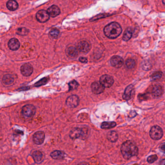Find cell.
Here are the masks:
<instances>
[{
  "label": "cell",
  "mask_w": 165,
  "mask_h": 165,
  "mask_svg": "<svg viewBox=\"0 0 165 165\" xmlns=\"http://www.w3.org/2000/svg\"><path fill=\"white\" fill-rule=\"evenodd\" d=\"M121 153L125 159H129L133 156L138 155V148L135 143L127 141L123 143L121 148Z\"/></svg>",
  "instance_id": "obj_1"
},
{
  "label": "cell",
  "mask_w": 165,
  "mask_h": 165,
  "mask_svg": "<svg viewBox=\"0 0 165 165\" xmlns=\"http://www.w3.org/2000/svg\"><path fill=\"white\" fill-rule=\"evenodd\" d=\"M122 29L118 23L113 22L108 24L104 29L105 35L110 39H115L121 34Z\"/></svg>",
  "instance_id": "obj_2"
},
{
  "label": "cell",
  "mask_w": 165,
  "mask_h": 165,
  "mask_svg": "<svg viewBox=\"0 0 165 165\" xmlns=\"http://www.w3.org/2000/svg\"><path fill=\"white\" fill-rule=\"evenodd\" d=\"M35 107L31 104L24 106L21 110V114L25 118H30L35 115Z\"/></svg>",
  "instance_id": "obj_3"
},
{
  "label": "cell",
  "mask_w": 165,
  "mask_h": 165,
  "mask_svg": "<svg viewBox=\"0 0 165 165\" xmlns=\"http://www.w3.org/2000/svg\"><path fill=\"white\" fill-rule=\"evenodd\" d=\"M163 135V131L162 128L158 126L152 127L150 131L151 138L154 140H159L162 138Z\"/></svg>",
  "instance_id": "obj_4"
},
{
  "label": "cell",
  "mask_w": 165,
  "mask_h": 165,
  "mask_svg": "<svg viewBox=\"0 0 165 165\" xmlns=\"http://www.w3.org/2000/svg\"><path fill=\"white\" fill-rule=\"evenodd\" d=\"M100 83L105 88H110L113 84L114 80L112 76L108 75H104L101 77Z\"/></svg>",
  "instance_id": "obj_5"
},
{
  "label": "cell",
  "mask_w": 165,
  "mask_h": 165,
  "mask_svg": "<svg viewBox=\"0 0 165 165\" xmlns=\"http://www.w3.org/2000/svg\"><path fill=\"white\" fill-rule=\"evenodd\" d=\"M50 16L48 12L44 10H39L36 14V19L41 23L47 22L49 20Z\"/></svg>",
  "instance_id": "obj_6"
},
{
  "label": "cell",
  "mask_w": 165,
  "mask_h": 165,
  "mask_svg": "<svg viewBox=\"0 0 165 165\" xmlns=\"http://www.w3.org/2000/svg\"><path fill=\"white\" fill-rule=\"evenodd\" d=\"M80 99L76 95H72L68 97L66 100V104L69 108H75L78 105Z\"/></svg>",
  "instance_id": "obj_7"
},
{
  "label": "cell",
  "mask_w": 165,
  "mask_h": 165,
  "mask_svg": "<svg viewBox=\"0 0 165 165\" xmlns=\"http://www.w3.org/2000/svg\"><path fill=\"white\" fill-rule=\"evenodd\" d=\"M45 133L42 131H38L33 136V141L35 144L41 145L45 140Z\"/></svg>",
  "instance_id": "obj_8"
},
{
  "label": "cell",
  "mask_w": 165,
  "mask_h": 165,
  "mask_svg": "<svg viewBox=\"0 0 165 165\" xmlns=\"http://www.w3.org/2000/svg\"><path fill=\"white\" fill-rule=\"evenodd\" d=\"M85 134V132L81 128H75L70 131L69 136L72 139H77Z\"/></svg>",
  "instance_id": "obj_9"
},
{
  "label": "cell",
  "mask_w": 165,
  "mask_h": 165,
  "mask_svg": "<svg viewBox=\"0 0 165 165\" xmlns=\"http://www.w3.org/2000/svg\"><path fill=\"white\" fill-rule=\"evenodd\" d=\"M110 63L113 67L116 68H119L123 65V60L122 57L118 56H114L111 58Z\"/></svg>",
  "instance_id": "obj_10"
},
{
  "label": "cell",
  "mask_w": 165,
  "mask_h": 165,
  "mask_svg": "<svg viewBox=\"0 0 165 165\" xmlns=\"http://www.w3.org/2000/svg\"><path fill=\"white\" fill-rule=\"evenodd\" d=\"M20 71L22 75L24 76H30L33 72V68L29 63H25L21 66Z\"/></svg>",
  "instance_id": "obj_11"
},
{
  "label": "cell",
  "mask_w": 165,
  "mask_h": 165,
  "mask_svg": "<svg viewBox=\"0 0 165 165\" xmlns=\"http://www.w3.org/2000/svg\"><path fill=\"white\" fill-rule=\"evenodd\" d=\"M105 87L98 82H94L91 86V89L93 93L100 94L103 92Z\"/></svg>",
  "instance_id": "obj_12"
},
{
  "label": "cell",
  "mask_w": 165,
  "mask_h": 165,
  "mask_svg": "<svg viewBox=\"0 0 165 165\" xmlns=\"http://www.w3.org/2000/svg\"><path fill=\"white\" fill-rule=\"evenodd\" d=\"M134 87L133 85L128 86L125 89V92L123 95V99L126 100H130L134 94Z\"/></svg>",
  "instance_id": "obj_13"
},
{
  "label": "cell",
  "mask_w": 165,
  "mask_h": 165,
  "mask_svg": "<svg viewBox=\"0 0 165 165\" xmlns=\"http://www.w3.org/2000/svg\"><path fill=\"white\" fill-rule=\"evenodd\" d=\"M77 49L80 52L86 53L90 50L91 45L87 41H82L78 43Z\"/></svg>",
  "instance_id": "obj_14"
},
{
  "label": "cell",
  "mask_w": 165,
  "mask_h": 165,
  "mask_svg": "<svg viewBox=\"0 0 165 165\" xmlns=\"http://www.w3.org/2000/svg\"><path fill=\"white\" fill-rule=\"evenodd\" d=\"M47 12L50 15V16L52 18H55L56 16H58L60 15L61 11L59 8L55 5H53L48 8L47 10Z\"/></svg>",
  "instance_id": "obj_15"
},
{
  "label": "cell",
  "mask_w": 165,
  "mask_h": 165,
  "mask_svg": "<svg viewBox=\"0 0 165 165\" xmlns=\"http://www.w3.org/2000/svg\"><path fill=\"white\" fill-rule=\"evenodd\" d=\"M163 88L160 85H155L152 89V95L155 97H160L163 94Z\"/></svg>",
  "instance_id": "obj_16"
},
{
  "label": "cell",
  "mask_w": 165,
  "mask_h": 165,
  "mask_svg": "<svg viewBox=\"0 0 165 165\" xmlns=\"http://www.w3.org/2000/svg\"><path fill=\"white\" fill-rule=\"evenodd\" d=\"M8 45L11 50L13 51L17 50L20 48V42L16 38H12L9 40Z\"/></svg>",
  "instance_id": "obj_17"
},
{
  "label": "cell",
  "mask_w": 165,
  "mask_h": 165,
  "mask_svg": "<svg viewBox=\"0 0 165 165\" xmlns=\"http://www.w3.org/2000/svg\"><path fill=\"white\" fill-rule=\"evenodd\" d=\"M33 160L36 163H41L43 160V155L40 151H35L32 153Z\"/></svg>",
  "instance_id": "obj_18"
},
{
  "label": "cell",
  "mask_w": 165,
  "mask_h": 165,
  "mask_svg": "<svg viewBox=\"0 0 165 165\" xmlns=\"http://www.w3.org/2000/svg\"><path fill=\"white\" fill-rule=\"evenodd\" d=\"M66 53L68 57L71 58H74L77 57L78 55V49L73 46H70L66 49Z\"/></svg>",
  "instance_id": "obj_19"
},
{
  "label": "cell",
  "mask_w": 165,
  "mask_h": 165,
  "mask_svg": "<svg viewBox=\"0 0 165 165\" xmlns=\"http://www.w3.org/2000/svg\"><path fill=\"white\" fill-rule=\"evenodd\" d=\"M6 7L9 10H16L18 8V3L15 0H9L6 3Z\"/></svg>",
  "instance_id": "obj_20"
},
{
  "label": "cell",
  "mask_w": 165,
  "mask_h": 165,
  "mask_svg": "<svg viewBox=\"0 0 165 165\" xmlns=\"http://www.w3.org/2000/svg\"><path fill=\"white\" fill-rule=\"evenodd\" d=\"M14 79L13 76L10 75H4L2 79V82L5 86H9L12 85Z\"/></svg>",
  "instance_id": "obj_21"
},
{
  "label": "cell",
  "mask_w": 165,
  "mask_h": 165,
  "mask_svg": "<svg viewBox=\"0 0 165 165\" xmlns=\"http://www.w3.org/2000/svg\"><path fill=\"white\" fill-rule=\"evenodd\" d=\"M50 156L53 159L56 160H59L63 158L65 155L63 152L61 151L56 150L50 153Z\"/></svg>",
  "instance_id": "obj_22"
},
{
  "label": "cell",
  "mask_w": 165,
  "mask_h": 165,
  "mask_svg": "<svg viewBox=\"0 0 165 165\" xmlns=\"http://www.w3.org/2000/svg\"><path fill=\"white\" fill-rule=\"evenodd\" d=\"M107 138L112 143H115L118 139V135L116 131H111L108 134Z\"/></svg>",
  "instance_id": "obj_23"
},
{
  "label": "cell",
  "mask_w": 165,
  "mask_h": 165,
  "mask_svg": "<svg viewBox=\"0 0 165 165\" xmlns=\"http://www.w3.org/2000/svg\"><path fill=\"white\" fill-rule=\"evenodd\" d=\"M116 126V123L114 122H105L102 123L101 125V128L102 129H110L111 128H114Z\"/></svg>",
  "instance_id": "obj_24"
},
{
  "label": "cell",
  "mask_w": 165,
  "mask_h": 165,
  "mask_svg": "<svg viewBox=\"0 0 165 165\" xmlns=\"http://www.w3.org/2000/svg\"><path fill=\"white\" fill-rule=\"evenodd\" d=\"M132 31L130 28H128L125 30L123 33V39L125 41H128L131 38L132 36Z\"/></svg>",
  "instance_id": "obj_25"
},
{
  "label": "cell",
  "mask_w": 165,
  "mask_h": 165,
  "mask_svg": "<svg viewBox=\"0 0 165 165\" xmlns=\"http://www.w3.org/2000/svg\"><path fill=\"white\" fill-rule=\"evenodd\" d=\"M136 65V63L135 60L133 59H128L126 60L125 63V66L128 69H132L135 68Z\"/></svg>",
  "instance_id": "obj_26"
},
{
  "label": "cell",
  "mask_w": 165,
  "mask_h": 165,
  "mask_svg": "<svg viewBox=\"0 0 165 165\" xmlns=\"http://www.w3.org/2000/svg\"><path fill=\"white\" fill-rule=\"evenodd\" d=\"M28 33V30L25 28H18L17 31V34L21 36L26 35Z\"/></svg>",
  "instance_id": "obj_27"
},
{
  "label": "cell",
  "mask_w": 165,
  "mask_h": 165,
  "mask_svg": "<svg viewBox=\"0 0 165 165\" xmlns=\"http://www.w3.org/2000/svg\"><path fill=\"white\" fill-rule=\"evenodd\" d=\"M162 72L161 71H156L153 73V74L152 75V79L153 80H156L158 79H160L162 77Z\"/></svg>",
  "instance_id": "obj_28"
},
{
  "label": "cell",
  "mask_w": 165,
  "mask_h": 165,
  "mask_svg": "<svg viewBox=\"0 0 165 165\" xmlns=\"http://www.w3.org/2000/svg\"><path fill=\"white\" fill-rule=\"evenodd\" d=\"M60 33V31L57 29H53L50 31V34L52 37L53 38H57Z\"/></svg>",
  "instance_id": "obj_29"
},
{
  "label": "cell",
  "mask_w": 165,
  "mask_h": 165,
  "mask_svg": "<svg viewBox=\"0 0 165 165\" xmlns=\"http://www.w3.org/2000/svg\"><path fill=\"white\" fill-rule=\"evenodd\" d=\"M78 86V83L76 81H72L69 84V90H75V89H77Z\"/></svg>",
  "instance_id": "obj_30"
},
{
  "label": "cell",
  "mask_w": 165,
  "mask_h": 165,
  "mask_svg": "<svg viewBox=\"0 0 165 165\" xmlns=\"http://www.w3.org/2000/svg\"><path fill=\"white\" fill-rule=\"evenodd\" d=\"M48 81V78H44L41 79V80H40L38 81V82H37V83L35 84V86H36V87L41 86L42 85H45V84L47 83Z\"/></svg>",
  "instance_id": "obj_31"
},
{
  "label": "cell",
  "mask_w": 165,
  "mask_h": 165,
  "mask_svg": "<svg viewBox=\"0 0 165 165\" xmlns=\"http://www.w3.org/2000/svg\"><path fill=\"white\" fill-rule=\"evenodd\" d=\"M158 157L156 155H152L149 156L148 158H147V161L149 163H153V162H155V161L157 160Z\"/></svg>",
  "instance_id": "obj_32"
},
{
  "label": "cell",
  "mask_w": 165,
  "mask_h": 165,
  "mask_svg": "<svg viewBox=\"0 0 165 165\" xmlns=\"http://www.w3.org/2000/svg\"><path fill=\"white\" fill-rule=\"evenodd\" d=\"M149 97L147 94H140L138 96V99L140 101L143 100H146L147 99H148Z\"/></svg>",
  "instance_id": "obj_33"
},
{
  "label": "cell",
  "mask_w": 165,
  "mask_h": 165,
  "mask_svg": "<svg viewBox=\"0 0 165 165\" xmlns=\"http://www.w3.org/2000/svg\"><path fill=\"white\" fill-rule=\"evenodd\" d=\"M79 60L82 63H86L87 62V58H84V57H80L79 58Z\"/></svg>",
  "instance_id": "obj_34"
},
{
  "label": "cell",
  "mask_w": 165,
  "mask_h": 165,
  "mask_svg": "<svg viewBox=\"0 0 165 165\" xmlns=\"http://www.w3.org/2000/svg\"><path fill=\"white\" fill-rule=\"evenodd\" d=\"M160 149L162 151L165 153V143H164V144L161 145L160 146Z\"/></svg>",
  "instance_id": "obj_35"
},
{
  "label": "cell",
  "mask_w": 165,
  "mask_h": 165,
  "mask_svg": "<svg viewBox=\"0 0 165 165\" xmlns=\"http://www.w3.org/2000/svg\"><path fill=\"white\" fill-rule=\"evenodd\" d=\"M78 165H89L88 163H86V162H81L80 163L78 164Z\"/></svg>",
  "instance_id": "obj_36"
},
{
  "label": "cell",
  "mask_w": 165,
  "mask_h": 165,
  "mask_svg": "<svg viewBox=\"0 0 165 165\" xmlns=\"http://www.w3.org/2000/svg\"><path fill=\"white\" fill-rule=\"evenodd\" d=\"M163 3L165 5V0H162Z\"/></svg>",
  "instance_id": "obj_37"
}]
</instances>
